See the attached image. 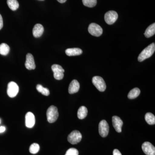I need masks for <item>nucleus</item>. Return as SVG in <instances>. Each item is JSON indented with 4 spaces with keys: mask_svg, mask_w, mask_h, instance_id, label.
<instances>
[{
    "mask_svg": "<svg viewBox=\"0 0 155 155\" xmlns=\"http://www.w3.org/2000/svg\"><path fill=\"white\" fill-rule=\"evenodd\" d=\"M155 51V45L154 43H153L148 46L140 53L138 57V61L139 62H142L150 58L154 54Z\"/></svg>",
    "mask_w": 155,
    "mask_h": 155,
    "instance_id": "f257e3e1",
    "label": "nucleus"
},
{
    "mask_svg": "<svg viewBox=\"0 0 155 155\" xmlns=\"http://www.w3.org/2000/svg\"><path fill=\"white\" fill-rule=\"evenodd\" d=\"M99 132L100 135L103 137H105L108 135L109 132V126L107 122L103 120L100 122L99 125Z\"/></svg>",
    "mask_w": 155,
    "mask_h": 155,
    "instance_id": "1a4fd4ad",
    "label": "nucleus"
},
{
    "mask_svg": "<svg viewBox=\"0 0 155 155\" xmlns=\"http://www.w3.org/2000/svg\"><path fill=\"white\" fill-rule=\"evenodd\" d=\"M35 119L34 115L31 112H28L25 117V123L26 127L28 128L33 127L35 124Z\"/></svg>",
    "mask_w": 155,
    "mask_h": 155,
    "instance_id": "f8f14e48",
    "label": "nucleus"
},
{
    "mask_svg": "<svg viewBox=\"0 0 155 155\" xmlns=\"http://www.w3.org/2000/svg\"><path fill=\"white\" fill-rule=\"evenodd\" d=\"M25 65L26 69L28 70L35 69L36 68L33 56L30 53H28L26 55Z\"/></svg>",
    "mask_w": 155,
    "mask_h": 155,
    "instance_id": "9b49d317",
    "label": "nucleus"
},
{
    "mask_svg": "<svg viewBox=\"0 0 155 155\" xmlns=\"http://www.w3.org/2000/svg\"><path fill=\"white\" fill-rule=\"evenodd\" d=\"M155 33V23H153L147 28L144 33V35L146 37L148 38L154 35Z\"/></svg>",
    "mask_w": 155,
    "mask_h": 155,
    "instance_id": "a211bd4d",
    "label": "nucleus"
},
{
    "mask_svg": "<svg viewBox=\"0 0 155 155\" xmlns=\"http://www.w3.org/2000/svg\"><path fill=\"white\" fill-rule=\"evenodd\" d=\"M84 5L88 8H93L96 5L97 0H82Z\"/></svg>",
    "mask_w": 155,
    "mask_h": 155,
    "instance_id": "b1692460",
    "label": "nucleus"
},
{
    "mask_svg": "<svg viewBox=\"0 0 155 155\" xmlns=\"http://www.w3.org/2000/svg\"><path fill=\"white\" fill-rule=\"evenodd\" d=\"M44 31L43 26L40 24H37L35 25L32 30V33L34 37L39 38L42 35Z\"/></svg>",
    "mask_w": 155,
    "mask_h": 155,
    "instance_id": "4468645a",
    "label": "nucleus"
},
{
    "mask_svg": "<svg viewBox=\"0 0 155 155\" xmlns=\"http://www.w3.org/2000/svg\"><path fill=\"white\" fill-rule=\"evenodd\" d=\"M5 127L4 126H1L0 127V133L4 132L5 130Z\"/></svg>",
    "mask_w": 155,
    "mask_h": 155,
    "instance_id": "c85d7f7f",
    "label": "nucleus"
},
{
    "mask_svg": "<svg viewBox=\"0 0 155 155\" xmlns=\"http://www.w3.org/2000/svg\"><path fill=\"white\" fill-rule=\"evenodd\" d=\"M112 122L116 131L119 133L122 132V127L123 124L122 119L118 116H114L112 117Z\"/></svg>",
    "mask_w": 155,
    "mask_h": 155,
    "instance_id": "ddd939ff",
    "label": "nucleus"
},
{
    "mask_svg": "<svg viewBox=\"0 0 155 155\" xmlns=\"http://www.w3.org/2000/svg\"><path fill=\"white\" fill-rule=\"evenodd\" d=\"M3 26V18L2 15L0 14V30L2 28Z\"/></svg>",
    "mask_w": 155,
    "mask_h": 155,
    "instance_id": "cd10ccee",
    "label": "nucleus"
},
{
    "mask_svg": "<svg viewBox=\"0 0 155 155\" xmlns=\"http://www.w3.org/2000/svg\"><path fill=\"white\" fill-rule=\"evenodd\" d=\"M113 155H122L119 150L115 149L113 151Z\"/></svg>",
    "mask_w": 155,
    "mask_h": 155,
    "instance_id": "bb28decb",
    "label": "nucleus"
},
{
    "mask_svg": "<svg viewBox=\"0 0 155 155\" xmlns=\"http://www.w3.org/2000/svg\"><path fill=\"white\" fill-rule=\"evenodd\" d=\"M39 1H44V0H39Z\"/></svg>",
    "mask_w": 155,
    "mask_h": 155,
    "instance_id": "7c9ffc66",
    "label": "nucleus"
},
{
    "mask_svg": "<svg viewBox=\"0 0 155 155\" xmlns=\"http://www.w3.org/2000/svg\"><path fill=\"white\" fill-rule=\"evenodd\" d=\"M82 135L78 130H75L72 131L68 135V141L72 144H76L81 141Z\"/></svg>",
    "mask_w": 155,
    "mask_h": 155,
    "instance_id": "7ed1b4c3",
    "label": "nucleus"
},
{
    "mask_svg": "<svg viewBox=\"0 0 155 155\" xmlns=\"http://www.w3.org/2000/svg\"><path fill=\"white\" fill-rule=\"evenodd\" d=\"M118 18V14L115 11H109L105 14V21L108 25H112L114 24V22H116Z\"/></svg>",
    "mask_w": 155,
    "mask_h": 155,
    "instance_id": "6e6552de",
    "label": "nucleus"
},
{
    "mask_svg": "<svg viewBox=\"0 0 155 155\" xmlns=\"http://www.w3.org/2000/svg\"><path fill=\"white\" fill-rule=\"evenodd\" d=\"M145 119L148 124L153 125L155 124V116L153 114L150 113H148L146 114Z\"/></svg>",
    "mask_w": 155,
    "mask_h": 155,
    "instance_id": "412c9836",
    "label": "nucleus"
},
{
    "mask_svg": "<svg viewBox=\"0 0 155 155\" xmlns=\"http://www.w3.org/2000/svg\"><path fill=\"white\" fill-rule=\"evenodd\" d=\"M7 4L12 11H16L19 7V4L17 0H7Z\"/></svg>",
    "mask_w": 155,
    "mask_h": 155,
    "instance_id": "aec40b11",
    "label": "nucleus"
},
{
    "mask_svg": "<svg viewBox=\"0 0 155 155\" xmlns=\"http://www.w3.org/2000/svg\"><path fill=\"white\" fill-rule=\"evenodd\" d=\"M59 2L61 3H65L67 0H57Z\"/></svg>",
    "mask_w": 155,
    "mask_h": 155,
    "instance_id": "c756f323",
    "label": "nucleus"
},
{
    "mask_svg": "<svg viewBox=\"0 0 155 155\" xmlns=\"http://www.w3.org/2000/svg\"><path fill=\"white\" fill-rule=\"evenodd\" d=\"M92 83L99 91L103 92L105 91L106 84L102 78L98 76H94L92 78Z\"/></svg>",
    "mask_w": 155,
    "mask_h": 155,
    "instance_id": "20e7f679",
    "label": "nucleus"
},
{
    "mask_svg": "<svg viewBox=\"0 0 155 155\" xmlns=\"http://www.w3.org/2000/svg\"><path fill=\"white\" fill-rule=\"evenodd\" d=\"M0 123H1V120H0Z\"/></svg>",
    "mask_w": 155,
    "mask_h": 155,
    "instance_id": "2f4dec72",
    "label": "nucleus"
},
{
    "mask_svg": "<svg viewBox=\"0 0 155 155\" xmlns=\"http://www.w3.org/2000/svg\"><path fill=\"white\" fill-rule=\"evenodd\" d=\"M39 150V145L37 143H33L30 146V147H29V152L33 154L38 153Z\"/></svg>",
    "mask_w": 155,
    "mask_h": 155,
    "instance_id": "393cba45",
    "label": "nucleus"
},
{
    "mask_svg": "<svg viewBox=\"0 0 155 155\" xmlns=\"http://www.w3.org/2000/svg\"><path fill=\"white\" fill-rule=\"evenodd\" d=\"M51 69L54 72V78L56 79L60 80L64 78L65 71L61 66L58 64H54L52 66Z\"/></svg>",
    "mask_w": 155,
    "mask_h": 155,
    "instance_id": "0eeeda50",
    "label": "nucleus"
},
{
    "mask_svg": "<svg viewBox=\"0 0 155 155\" xmlns=\"http://www.w3.org/2000/svg\"><path fill=\"white\" fill-rule=\"evenodd\" d=\"M59 116L58 109L54 106H51L47 111V117L48 122L49 123H54L56 122Z\"/></svg>",
    "mask_w": 155,
    "mask_h": 155,
    "instance_id": "f03ea898",
    "label": "nucleus"
},
{
    "mask_svg": "<svg viewBox=\"0 0 155 155\" xmlns=\"http://www.w3.org/2000/svg\"><path fill=\"white\" fill-rule=\"evenodd\" d=\"M65 52L68 56H78L82 54V51L79 48H72L67 49Z\"/></svg>",
    "mask_w": 155,
    "mask_h": 155,
    "instance_id": "dca6fc26",
    "label": "nucleus"
},
{
    "mask_svg": "<svg viewBox=\"0 0 155 155\" xmlns=\"http://www.w3.org/2000/svg\"><path fill=\"white\" fill-rule=\"evenodd\" d=\"M10 47L5 43H2L0 45V54L2 55L6 56L8 55L10 51Z\"/></svg>",
    "mask_w": 155,
    "mask_h": 155,
    "instance_id": "4be33fe9",
    "label": "nucleus"
},
{
    "mask_svg": "<svg viewBox=\"0 0 155 155\" xmlns=\"http://www.w3.org/2000/svg\"><path fill=\"white\" fill-rule=\"evenodd\" d=\"M87 110L84 106H81L78 111L77 116L78 119H83L87 116Z\"/></svg>",
    "mask_w": 155,
    "mask_h": 155,
    "instance_id": "f3484780",
    "label": "nucleus"
},
{
    "mask_svg": "<svg viewBox=\"0 0 155 155\" xmlns=\"http://www.w3.org/2000/svg\"><path fill=\"white\" fill-rule=\"evenodd\" d=\"M36 89L39 92L41 93L42 94L45 96H48L50 94V91L48 89L43 87L41 84H38Z\"/></svg>",
    "mask_w": 155,
    "mask_h": 155,
    "instance_id": "5701e85b",
    "label": "nucleus"
},
{
    "mask_svg": "<svg viewBox=\"0 0 155 155\" xmlns=\"http://www.w3.org/2000/svg\"><path fill=\"white\" fill-rule=\"evenodd\" d=\"M78 150L74 148H71L67 151L65 155H78Z\"/></svg>",
    "mask_w": 155,
    "mask_h": 155,
    "instance_id": "a878e982",
    "label": "nucleus"
},
{
    "mask_svg": "<svg viewBox=\"0 0 155 155\" xmlns=\"http://www.w3.org/2000/svg\"><path fill=\"white\" fill-rule=\"evenodd\" d=\"M140 91L138 88L136 87L131 90L129 93H128V98L130 99H133L136 98L140 94Z\"/></svg>",
    "mask_w": 155,
    "mask_h": 155,
    "instance_id": "6ab92c4d",
    "label": "nucleus"
},
{
    "mask_svg": "<svg viewBox=\"0 0 155 155\" xmlns=\"http://www.w3.org/2000/svg\"><path fill=\"white\" fill-rule=\"evenodd\" d=\"M142 149L147 155H155V147L149 142H145L142 145Z\"/></svg>",
    "mask_w": 155,
    "mask_h": 155,
    "instance_id": "9d476101",
    "label": "nucleus"
},
{
    "mask_svg": "<svg viewBox=\"0 0 155 155\" xmlns=\"http://www.w3.org/2000/svg\"><path fill=\"white\" fill-rule=\"evenodd\" d=\"M80 88V84L76 80H73L71 81L69 87V93L70 94L77 93Z\"/></svg>",
    "mask_w": 155,
    "mask_h": 155,
    "instance_id": "2eb2a0df",
    "label": "nucleus"
},
{
    "mask_svg": "<svg viewBox=\"0 0 155 155\" xmlns=\"http://www.w3.org/2000/svg\"><path fill=\"white\" fill-rule=\"evenodd\" d=\"M19 91V87L17 83L14 81L9 82L8 85L7 94L10 97H14L17 95Z\"/></svg>",
    "mask_w": 155,
    "mask_h": 155,
    "instance_id": "423d86ee",
    "label": "nucleus"
},
{
    "mask_svg": "<svg viewBox=\"0 0 155 155\" xmlns=\"http://www.w3.org/2000/svg\"><path fill=\"white\" fill-rule=\"evenodd\" d=\"M88 31L89 33L93 36L99 37L103 33V29L100 25L96 23H91L89 25Z\"/></svg>",
    "mask_w": 155,
    "mask_h": 155,
    "instance_id": "39448f33",
    "label": "nucleus"
}]
</instances>
